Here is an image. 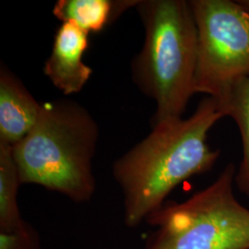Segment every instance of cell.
<instances>
[{
    "instance_id": "obj_1",
    "label": "cell",
    "mask_w": 249,
    "mask_h": 249,
    "mask_svg": "<svg viewBox=\"0 0 249 249\" xmlns=\"http://www.w3.org/2000/svg\"><path fill=\"white\" fill-rule=\"evenodd\" d=\"M223 117L218 101L206 96L188 118L152 124L151 133L114 162L126 227H139L180 184L213 168L221 151L212 149L207 139Z\"/></svg>"
},
{
    "instance_id": "obj_2",
    "label": "cell",
    "mask_w": 249,
    "mask_h": 249,
    "mask_svg": "<svg viewBox=\"0 0 249 249\" xmlns=\"http://www.w3.org/2000/svg\"><path fill=\"white\" fill-rule=\"evenodd\" d=\"M98 140V124L79 103H42L34 127L11 146L21 185L41 186L75 203L88 202L96 190L92 160Z\"/></svg>"
},
{
    "instance_id": "obj_3",
    "label": "cell",
    "mask_w": 249,
    "mask_h": 249,
    "mask_svg": "<svg viewBox=\"0 0 249 249\" xmlns=\"http://www.w3.org/2000/svg\"><path fill=\"white\" fill-rule=\"evenodd\" d=\"M145 37L131 64L137 87L156 104L152 124L181 118L195 94L197 30L189 1L141 0Z\"/></svg>"
},
{
    "instance_id": "obj_4",
    "label": "cell",
    "mask_w": 249,
    "mask_h": 249,
    "mask_svg": "<svg viewBox=\"0 0 249 249\" xmlns=\"http://www.w3.org/2000/svg\"><path fill=\"white\" fill-rule=\"evenodd\" d=\"M236 167L228 163L213 183L182 202H165L147 223L142 249H249V210L234 196Z\"/></svg>"
},
{
    "instance_id": "obj_5",
    "label": "cell",
    "mask_w": 249,
    "mask_h": 249,
    "mask_svg": "<svg viewBox=\"0 0 249 249\" xmlns=\"http://www.w3.org/2000/svg\"><path fill=\"white\" fill-rule=\"evenodd\" d=\"M197 30L195 93L222 104L249 76V9L238 1H189Z\"/></svg>"
},
{
    "instance_id": "obj_6",
    "label": "cell",
    "mask_w": 249,
    "mask_h": 249,
    "mask_svg": "<svg viewBox=\"0 0 249 249\" xmlns=\"http://www.w3.org/2000/svg\"><path fill=\"white\" fill-rule=\"evenodd\" d=\"M89 46V34L72 23L56 30L52 51L45 61L44 73L65 95L79 93L90 79L92 70L82 61Z\"/></svg>"
},
{
    "instance_id": "obj_7",
    "label": "cell",
    "mask_w": 249,
    "mask_h": 249,
    "mask_svg": "<svg viewBox=\"0 0 249 249\" xmlns=\"http://www.w3.org/2000/svg\"><path fill=\"white\" fill-rule=\"evenodd\" d=\"M41 109L21 80L3 63L0 66V142L13 146L36 124Z\"/></svg>"
},
{
    "instance_id": "obj_8",
    "label": "cell",
    "mask_w": 249,
    "mask_h": 249,
    "mask_svg": "<svg viewBox=\"0 0 249 249\" xmlns=\"http://www.w3.org/2000/svg\"><path fill=\"white\" fill-rule=\"evenodd\" d=\"M137 1L58 0L53 14L62 23H72L86 33H99Z\"/></svg>"
},
{
    "instance_id": "obj_9",
    "label": "cell",
    "mask_w": 249,
    "mask_h": 249,
    "mask_svg": "<svg viewBox=\"0 0 249 249\" xmlns=\"http://www.w3.org/2000/svg\"><path fill=\"white\" fill-rule=\"evenodd\" d=\"M221 108L237 124L242 140L243 156L236 172L235 184L249 196V76L238 80L230 89Z\"/></svg>"
},
{
    "instance_id": "obj_10",
    "label": "cell",
    "mask_w": 249,
    "mask_h": 249,
    "mask_svg": "<svg viewBox=\"0 0 249 249\" xmlns=\"http://www.w3.org/2000/svg\"><path fill=\"white\" fill-rule=\"evenodd\" d=\"M20 185L12 147L0 142V231H13L26 223L18 207Z\"/></svg>"
},
{
    "instance_id": "obj_11",
    "label": "cell",
    "mask_w": 249,
    "mask_h": 249,
    "mask_svg": "<svg viewBox=\"0 0 249 249\" xmlns=\"http://www.w3.org/2000/svg\"><path fill=\"white\" fill-rule=\"evenodd\" d=\"M0 249H43L40 233L26 222L13 231H0Z\"/></svg>"
},
{
    "instance_id": "obj_12",
    "label": "cell",
    "mask_w": 249,
    "mask_h": 249,
    "mask_svg": "<svg viewBox=\"0 0 249 249\" xmlns=\"http://www.w3.org/2000/svg\"><path fill=\"white\" fill-rule=\"evenodd\" d=\"M241 4L245 6L247 9H249V0H239Z\"/></svg>"
},
{
    "instance_id": "obj_13",
    "label": "cell",
    "mask_w": 249,
    "mask_h": 249,
    "mask_svg": "<svg viewBox=\"0 0 249 249\" xmlns=\"http://www.w3.org/2000/svg\"><path fill=\"white\" fill-rule=\"evenodd\" d=\"M107 249V248H104V249Z\"/></svg>"
}]
</instances>
